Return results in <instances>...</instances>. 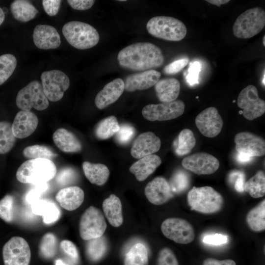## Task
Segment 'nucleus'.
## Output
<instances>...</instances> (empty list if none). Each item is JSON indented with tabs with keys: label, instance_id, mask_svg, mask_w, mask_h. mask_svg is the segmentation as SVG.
I'll return each mask as SVG.
<instances>
[{
	"label": "nucleus",
	"instance_id": "nucleus-19",
	"mask_svg": "<svg viewBox=\"0 0 265 265\" xmlns=\"http://www.w3.org/2000/svg\"><path fill=\"white\" fill-rule=\"evenodd\" d=\"M38 124V119L35 113L21 110L16 114L12 124L13 133L16 138H26L34 132Z\"/></svg>",
	"mask_w": 265,
	"mask_h": 265
},
{
	"label": "nucleus",
	"instance_id": "nucleus-26",
	"mask_svg": "<svg viewBox=\"0 0 265 265\" xmlns=\"http://www.w3.org/2000/svg\"><path fill=\"white\" fill-rule=\"evenodd\" d=\"M157 96L162 103L175 101L180 91V83L175 78H166L159 80L155 85Z\"/></svg>",
	"mask_w": 265,
	"mask_h": 265
},
{
	"label": "nucleus",
	"instance_id": "nucleus-24",
	"mask_svg": "<svg viewBox=\"0 0 265 265\" xmlns=\"http://www.w3.org/2000/svg\"><path fill=\"white\" fill-rule=\"evenodd\" d=\"M161 163L160 157L152 154L139 159L132 165L129 170L138 181H143L152 174Z\"/></svg>",
	"mask_w": 265,
	"mask_h": 265
},
{
	"label": "nucleus",
	"instance_id": "nucleus-3",
	"mask_svg": "<svg viewBox=\"0 0 265 265\" xmlns=\"http://www.w3.org/2000/svg\"><path fill=\"white\" fill-rule=\"evenodd\" d=\"M187 202L191 210L211 214L221 210L224 199L222 195L212 187L193 186L188 193Z\"/></svg>",
	"mask_w": 265,
	"mask_h": 265
},
{
	"label": "nucleus",
	"instance_id": "nucleus-57",
	"mask_svg": "<svg viewBox=\"0 0 265 265\" xmlns=\"http://www.w3.org/2000/svg\"><path fill=\"white\" fill-rule=\"evenodd\" d=\"M55 265H66V264L64 263L62 261L60 260H57L56 261V263H55Z\"/></svg>",
	"mask_w": 265,
	"mask_h": 265
},
{
	"label": "nucleus",
	"instance_id": "nucleus-13",
	"mask_svg": "<svg viewBox=\"0 0 265 265\" xmlns=\"http://www.w3.org/2000/svg\"><path fill=\"white\" fill-rule=\"evenodd\" d=\"M185 105L180 100L169 103L150 104L142 110L143 116L151 121H166L176 118L185 111Z\"/></svg>",
	"mask_w": 265,
	"mask_h": 265
},
{
	"label": "nucleus",
	"instance_id": "nucleus-30",
	"mask_svg": "<svg viewBox=\"0 0 265 265\" xmlns=\"http://www.w3.org/2000/svg\"><path fill=\"white\" fill-rule=\"evenodd\" d=\"M247 224L254 232H260L265 229V200L251 209L246 216Z\"/></svg>",
	"mask_w": 265,
	"mask_h": 265
},
{
	"label": "nucleus",
	"instance_id": "nucleus-55",
	"mask_svg": "<svg viewBox=\"0 0 265 265\" xmlns=\"http://www.w3.org/2000/svg\"><path fill=\"white\" fill-rule=\"evenodd\" d=\"M206 1L218 7H220L221 4L227 3L230 1L229 0H207Z\"/></svg>",
	"mask_w": 265,
	"mask_h": 265
},
{
	"label": "nucleus",
	"instance_id": "nucleus-47",
	"mask_svg": "<svg viewBox=\"0 0 265 265\" xmlns=\"http://www.w3.org/2000/svg\"><path fill=\"white\" fill-rule=\"evenodd\" d=\"M62 250L76 262L79 258V253L75 244L70 240H63L60 243Z\"/></svg>",
	"mask_w": 265,
	"mask_h": 265
},
{
	"label": "nucleus",
	"instance_id": "nucleus-10",
	"mask_svg": "<svg viewBox=\"0 0 265 265\" xmlns=\"http://www.w3.org/2000/svg\"><path fill=\"white\" fill-rule=\"evenodd\" d=\"M2 257L4 265H29L31 251L27 242L21 237H12L3 246Z\"/></svg>",
	"mask_w": 265,
	"mask_h": 265
},
{
	"label": "nucleus",
	"instance_id": "nucleus-43",
	"mask_svg": "<svg viewBox=\"0 0 265 265\" xmlns=\"http://www.w3.org/2000/svg\"><path fill=\"white\" fill-rule=\"evenodd\" d=\"M157 265H179V263L172 250L164 247L159 252Z\"/></svg>",
	"mask_w": 265,
	"mask_h": 265
},
{
	"label": "nucleus",
	"instance_id": "nucleus-36",
	"mask_svg": "<svg viewBox=\"0 0 265 265\" xmlns=\"http://www.w3.org/2000/svg\"><path fill=\"white\" fill-rule=\"evenodd\" d=\"M196 144L193 132L188 129L183 130L179 133L176 145V153L179 156L189 153Z\"/></svg>",
	"mask_w": 265,
	"mask_h": 265
},
{
	"label": "nucleus",
	"instance_id": "nucleus-28",
	"mask_svg": "<svg viewBox=\"0 0 265 265\" xmlns=\"http://www.w3.org/2000/svg\"><path fill=\"white\" fill-rule=\"evenodd\" d=\"M82 169L86 178L93 184L102 186L109 177V169L106 165L102 163L84 161L82 163Z\"/></svg>",
	"mask_w": 265,
	"mask_h": 265
},
{
	"label": "nucleus",
	"instance_id": "nucleus-52",
	"mask_svg": "<svg viewBox=\"0 0 265 265\" xmlns=\"http://www.w3.org/2000/svg\"><path fill=\"white\" fill-rule=\"evenodd\" d=\"M68 4L74 9L85 10L90 9L95 1L93 0H68Z\"/></svg>",
	"mask_w": 265,
	"mask_h": 265
},
{
	"label": "nucleus",
	"instance_id": "nucleus-48",
	"mask_svg": "<svg viewBox=\"0 0 265 265\" xmlns=\"http://www.w3.org/2000/svg\"><path fill=\"white\" fill-rule=\"evenodd\" d=\"M76 173L71 168H65L58 173L56 180L62 185H67L72 182L76 177Z\"/></svg>",
	"mask_w": 265,
	"mask_h": 265
},
{
	"label": "nucleus",
	"instance_id": "nucleus-56",
	"mask_svg": "<svg viewBox=\"0 0 265 265\" xmlns=\"http://www.w3.org/2000/svg\"><path fill=\"white\" fill-rule=\"evenodd\" d=\"M5 19V14L2 8L0 7V26L2 24Z\"/></svg>",
	"mask_w": 265,
	"mask_h": 265
},
{
	"label": "nucleus",
	"instance_id": "nucleus-46",
	"mask_svg": "<svg viewBox=\"0 0 265 265\" xmlns=\"http://www.w3.org/2000/svg\"><path fill=\"white\" fill-rule=\"evenodd\" d=\"M188 61L187 58L175 60L166 65L163 69V72L167 75L176 74L187 65Z\"/></svg>",
	"mask_w": 265,
	"mask_h": 265
},
{
	"label": "nucleus",
	"instance_id": "nucleus-54",
	"mask_svg": "<svg viewBox=\"0 0 265 265\" xmlns=\"http://www.w3.org/2000/svg\"><path fill=\"white\" fill-rule=\"evenodd\" d=\"M252 159V157L247 155L238 153L237 156V160L241 163L247 162Z\"/></svg>",
	"mask_w": 265,
	"mask_h": 265
},
{
	"label": "nucleus",
	"instance_id": "nucleus-12",
	"mask_svg": "<svg viewBox=\"0 0 265 265\" xmlns=\"http://www.w3.org/2000/svg\"><path fill=\"white\" fill-rule=\"evenodd\" d=\"M237 104L243 110V116L249 120L261 116L265 112V102L259 98L257 88L252 84L240 91Z\"/></svg>",
	"mask_w": 265,
	"mask_h": 265
},
{
	"label": "nucleus",
	"instance_id": "nucleus-21",
	"mask_svg": "<svg viewBox=\"0 0 265 265\" xmlns=\"http://www.w3.org/2000/svg\"><path fill=\"white\" fill-rule=\"evenodd\" d=\"M33 40L35 45L43 50L54 49L61 44L60 35L53 26L37 25L33 30Z\"/></svg>",
	"mask_w": 265,
	"mask_h": 265
},
{
	"label": "nucleus",
	"instance_id": "nucleus-40",
	"mask_svg": "<svg viewBox=\"0 0 265 265\" xmlns=\"http://www.w3.org/2000/svg\"><path fill=\"white\" fill-rule=\"evenodd\" d=\"M57 249V239L51 233L45 234L41 239L39 245L40 254L43 257L49 259L55 255Z\"/></svg>",
	"mask_w": 265,
	"mask_h": 265
},
{
	"label": "nucleus",
	"instance_id": "nucleus-1",
	"mask_svg": "<svg viewBox=\"0 0 265 265\" xmlns=\"http://www.w3.org/2000/svg\"><path fill=\"white\" fill-rule=\"evenodd\" d=\"M117 60L123 68L145 71L161 66L164 62L161 50L150 42H137L122 49Z\"/></svg>",
	"mask_w": 265,
	"mask_h": 265
},
{
	"label": "nucleus",
	"instance_id": "nucleus-41",
	"mask_svg": "<svg viewBox=\"0 0 265 265\" xmlns=\"http://www.w3.org/2000/svg\"><path fill=\"white\" fill-rule=\"evenodd\" d=\"M189 183L188 175L185 172L179 170L173 174L169 184L172 192L179 193L188 187Z\"/></svg>",
	"mask_w": 265,
	"mask_h": 265
},
{
	"label": "nucleus",
	"instance_id": "nucleus-7",
	"mask_svg": "<svg viewBox=\"0 0 265 265\" xmlns=\"http://www.w3.org/2000/svg\"><path fill=\"white\" fill-rule=\"evenodd\" d=\"M16 103L19 108L26 111H30L32 108L43 110L49 105L42 84L38 80L31 81L19 91Z\"/></svg>",
	"mask_w": 265,
	"mask_h": 265
},
{
	"label": "nucleus",
	"instance_id": "nucleus-37",
	"mask_svg": "<svg viewBox=\"0 0 265 265\" xmlns=\"http://www.w3.org/2000/svg\"><path fill=\"white\" fill-rule=\"evenodd\" d=\"M35 208V212L41 214L43 221L46 224H50L56 221L60 216V212L57 207L52 203L41 201Z\"/></svg>",
	"mask_w": 265,
	"mask_h": 265
},
{
	"label": "nucleus",
	"instance_id": "nucleus-60",
	"mask_svg": "<svg viewBox=\"0 0 265 265\" xmlns=\"http://www.w3.org/2000/svg\"><path fill=\"white\" fill-rule=\"evenodd\" d=\"M119 1H126V0H119Z\"/></svg>",
	"mask_w": 265,
	"mask_h": 265
},
{
	"label": "nucleus",
	"instance_id": "nucleus-8",
	"mask_svg": "<svg viewBox=\"0 0 265 265\" xmlns=\"http://www.w3.org/2000/svg\"><path fill=\"white\" fill-rule=\"evenodd\" d=\"M106 223L101 211L94 206L88 207L82 214L79 223L80 235L82 239L89 240L102 237Z\"/></svg>",
	"mask_w": 265,
	"mask_h": 265
},
{
	"label": "nucleus",
	"instance_id": "nucleus-16",
	"mask_svg": "<svg viewBox=\"0 0 265 265\" xmlns=\"http://www.w3.org/2000/svg\"><path fill=\"white\" fill-rule=\"evenodd\" d=\"M238 153L250 157H261L265 154V142L261 137L249 132L237 133L234 138Z\"/></svg>",
	"mask_w": 265,
	"mask_h": 265
},
{
	"label": "nucleus",
	"instance_id": "nucleus-2",
	"mask_svg": "<svg viewBox=\"0 0 265 265\" xmlns=\"http://www.w3.org/2000/svg\"><path fill=\"white\" fill-rule=\"evenodd\" d=\"M56 173V167L52 160L36 159L24 162L18 168L16 176L22 183L38 185L52 180Z\"/></svg>",
	"mask_w": 265,
	"mask_h": 265
},
{
	"label": "nucleus",
	"instance_id": "nucleus-6",
	"mask_svg": "<svg viewBox=\"0 0 265 265\" xmlns=\"http://www.w3.org/2000/svg\"><path fill=\"white\" fill-rule=\"evenodd\" d=\"M265 25V11L255 7L246 10L236 19L233 32L238 38L248 39L259 33Z\"/></svg>",
	"mask_w": 265,
	"mask_h": 265
},
{
	"label": "nucleus",
	"instance_id": "nucleus-45",
	"mask_svg": "<svg viewBox=\"0 0 265 265\" xmlns=\"http://www.w3.org/2000/svg\"><path fill=\"white\" fill-rule=\"evenodd\" d=\"M200 71L201 65L199 62L194 61L190 63L186 80L190 85L198 83L199 74Z\"/></svg>",
	"mask_w": 265,
	"mask_h": 265
},
{
	"label": "nucleus",
	"instance_id": "nucleus-49",
	"mask_svg": "<svg viewBox=\"0 0 265 265\" xmlns=\"http://www.w3.org/2000/svg\"><path fill=\"white\" fill-rule=\"evenodd\" d=\"M228 241V236L220 234L208 235L205 236L203 238V242L204 243L214 245L225 244Z\"/></svg>",
	"mask_w": 265,
	"mask_h": 265
},
{
	"label": "nucleus",
	"instance_id": "nucleus-25",
	"mask_svg": "<svg viewBox=\"0 0 265 265\" xmlns=\"http://www.w3.org/2000/svg\"><path fill=\"white\" fill-rule=\"evenodd\" d=\"M53 141L58 148L65 153H76L82 149L81 142L72 132L64 128L57 129L53 135Z\"/></svg>",
	"mask_w": 265,
	"mask_h": 265
},
{
	"label": "nucleus",
	"instance_id": "nucleus-20",
	"mask_svg": "<svg viewBox=\"0 0 265 265\" xmlns=\"http://www.w3.org/2000/svg\"><path fill=\"white\" fill-rule=\"evenodd\" d=\"M160 76V73L154 69L129 75L124 81L125 90L132 92L148 89L156 84Z\"/></svg>",
	"mask_w": 265,
	"mask_h": 265
},
{
	"label": "nucleus",
	"instance_id": "nucleus-44",
	"mask_svg": "<svg viewBox=\"0 0 265 265\" xmlns=\"http://www.w3.org/2000/svg\"><path fill=\"white\" fill-rule=\"evenodd\" d=\"M134 129L132 126L128 124L120 126L119 131L115 134L117 141L122 144L128 143L133 137Z\"/></svg>",
	"mask_w": 265,
	"mask_h": 265
},
{
	"label": "nucleus",
	"instance_id": "nucleus-53",
	"mask_svg": "<svg viewBox=\"0 0 265 265\" xmlns=\"http://www.w3.org/2000/svg\"><path fill=\"white\" fill-rule=\"evenodd\" d=\"M203 265H236V264L234 261L231 259L218 260L209 258L204 261Z\"/></svg>",
	"mask_w": 265,
	"mask_h": 265
},
{
	"label": "nucleus",
	"instance_id": "nucleus-33",
	"mask_svg": "<svg viewBox=\"0 0 265 265\" xmlns=\"http://www.w3.org/2000/svg\"><path fill=\"white\" fill-rule=\"evenodd\" d=\"M119 129L120 125L116 117L110 116L98 124L95 133L99 139H106L116 134Z\"/></svg>",
	"mask_w": 265,
	"mask_h": 265
},
{
	"label": "nucleus",
	"instance_id": "nucleus-51",
	"mask_svg": "<svg viewBox=\"0 0 265 265\" xmlns=\"http://www.w3.org/2000/svg\"><path fill=\"white\" fill-rule=\"evenodd\" d=\"M61 3V0H43L42 1L45 11L51 16H53L57 14Z\"/></svg>",
	"mask_w": 265,
	"mask_h": 265
},
{
	"label": "nucleus",
	"instance_id": "nucleus-23",
	"mask_svg": "<svg viewBox=\"0 0 265 265\" xmlns=\"http://www.w3.org/2000/svg\"><path fill=\"white\" fill-rule=\"evenodd\" d=\"M55 199L62 208L72 211L82 204L84 199V193L79 186H69L58 191L55 195Z\"/></svg>",
	"mask_w": 265,
	"mask_h": 265
},
{
	"label": "nucleus",
	"instance_id": "nucleus-22",
	"mask_svg": "<svg viewBox=\"0 0 265 265\" xmlns=\"http://www.w3.org/2000/svg\"><path fill=\"white\" fill-rule=\"evenodd\" d=\"M125 90L124 80L117 78L107 83L96 95L95 103L100 109L106 108L116 102Z\"/></svg>",
	"mask_w": 265,
	"mask_h": 265
},
{
	"label": "nucleus",
	"instance_id": "nucleus-31",
	"mask_svg": "<svg viewBox=\"0 0 265 265\" xmlns=\"http://www.w3.org/2000/svg\"><path fill=\"white\" fill-rule=\"evenodd\" d=\"M148 253L146 246L141 243L132 245L125 255L124 265H148Z\"/></svg>",
	"mask_w": 265,
	"mask_h": 265
},
{
	"label": "nucleus",
	"instance_id": "nucleus-34",
	"mask_svg": "<svg viewBox=\"0 0 265 265\" xmlns=\"http://www.w3.org/2000/svg\"><path fill=\"white\" fill-rule=\"evenodd\" d=\"M86 253L89 259L93 262L101 260L107 250V242L105 238L101 237L87 240Z\"/></svg>",
	"mask_w": 265,
	"mask_h": 265
},
{
	"label": "nucleus",
	"instance_id": "nucleus-4",
	"mask_svg": "<svg viewBox=\"0 0 265 265\" xmlns=\"http://www.w3.org/2000/svg\"><path fill=\"white\" fill-rule=\"evenodd\" d=\"M62 33L71 46L80 50L94 47L100 39L96 28L88 24L80 21L67 23L62 27Z\"/></svg>",
	"mask_w": 265,
	"mask_h": 265
},
{
	"label": "nucleus",
	"instance_id": "nucleus-59",
	"mask_svg": "<svg viewBox=\"0 0 265 265\" xmlns=\"http://www.w3.org/2000/svg\"><path fill=\"white\" fill-rule=\"evenodd\" d=\"M265 36H264V37H263V45L264 46H265Z\"/></svg>",
	"mask_w": 265,
	"mask_h": 265
},
{
	"label": "nucleus",
	"instance_id": "nucleus-11",
	"mask_svg": "<svg viewBox=\"0 0 265 265\" xmlns=\"http://www.w3.org/2000/svg\"><path fill=\"white\" fill-rule=\"evenodd\" d=\"M161 231L167 238L177 243L188 244L195 238L193 226L187 220L177 217L168 218L161 223Z\"/></svg>",
	"mask_w": 265,
	"mask_h": 265
},
{
	"label": "nucleus",
	"instance_id": "nucleus-39",
	"mask_svg": "<svg viewBox=\"0 0 265 265\" xmlns=\"http://www.w3.org/2000/svg\"><path fill=\"white\" fill-rule=\"evenodd\" d=\"M23 154L26 158L30 159H46L51 160L57 156L48 147L38 144L25 147Z\"/></svg>",
	"mask_w": 265,
	"mask_h": 265
},
{
	"label": "nucleus",
	"instance_id": "nucleus-17",
	"mask_svg": "<svg viewBox=\"0 0 265 265\" xmlns=\"http://www.w3.org/2000/svg\"><path fill=\"white\" fill-rule=\"evenodd\" d=\"M160 146V139L153 132H143L139 134L134 141L131 154L132 157L139 159L158 152Z\"/></svg>",
	"mask_w": 265,
	"mask_h": 265
},
{
	"label": "nucleus",
	"instance_id": "nucleus-42",
	"mask_svg": "<svg viewBox=\"0 0 265 265\" xmlns=\"http://www.w3.org/2000/svg\"><path fill=\"white\" fill-rule=\"evenodd\" d=\"M14 197L9 194L0 200V218L10 223L14 220Z\"/></svg>",
	"mask_w": 265,
	"mask_h": 265
},
{
	"label": "nucleus",
	"instance_id": "nucleus-15",
	"mask_svg": "<svg viewBox=\"0 0 265 265\" xmlns=\"http://www.w3.org/2000/svg\"><path fill=\"white\" fill-rule=\"evenodd\" d=\"M195 124L204 136L214 137L221 132L223 121L217 108L210 107L197 115L195 118Z\"/></svg>",
	"mask_w": 265,
	"mask_h": 265
},
{
	"label": "nucleus",
	"instance_id": "nucleus-27",
	"mask_svg": "<svg viewBox=\"0 0 265 265\" xmlns=\"http://www.w3.org/2000/svg\"><path fill=\"white\" fill-rule=\"evenodd\" d=\"M102 207L105 216L111 225L118 227L122 224V204L117 196L111 194L105 199Z\"/></svg>",
	"mask_w": 265,
	"mask_h": 265
},
{
	"label": "nucleus",
	"instance_id": "nucleus-50",
	"mask_svg": "<svg viewBox=\"0 0 265 265\" xmlns=\"http://www.w3.org/2000/svg\"><path fill=\"white\" fill-rule=\"evenodd\" d=\"M229 180L231 182H235V188L238 192L244 191V175L243 172L237 170L232 172L229 175Z\"/></svg>",
	"mask_w": 265,
	"mask_h": 265
},
{
	"label": "nucleus",
	"instance_id": "nucleus-32",
	"mask_svg": "<svg viewBox=\"0 0 265 265\" xmlns=\"http://www.w3.org/2000/svg\"><path fill=\"white\" fill-rule=\"evenodd\" d=\"M244 190L253 198H258L265 194V175L262 170L258 171L244 183Z\"/></svg>",
	"mask_w": 265,
	"mask_h": 265
},
{
	"label": "nucleus",
	"instance_id": "nucleus-9",
	"mask_svg": "<svg viewBox=\"0 0 265 265\" xmlns=\"http://www.w3.org/2000/svg\"><path fill=\"white\" fill-rule=\"evenodd\" d=\"M41 80L44 93L51 102L61 100L70 86L69 77L58 70L44 72L41 75Z\"/></svg>",
	"mask_w": 265,
	"mask_h": 265
},
{
	"label": "nucleus",
	"instance_id": "nucleus-38",
	"mask_svg": "<svg viewBox=\"0 0 265 265\" xmlns=\"http://www.w3.org/2000/svg\"><path fill=\"white\" fill-rule=\"evenodd\" d=\"M17 66V59L12 54H3L0 56V85L12 75Z\"/></svg>",
	"mask_w": 265,
	"mask_h": 265
},
{
	"label": "nucleus",
	"instance_id": "nucleus-35",
	"mask_svg": "<svg viewBox=\"0 0 265 265\" xmlns=\"http://www.w3.org/2000/svg\"><path fill=\"white\" fill-rule=\"evenodd\" d=\"M16 140L12 124L7 121H0V154L9 152L14 147Z\"/></svg>",
	"mask_w": 265,
	"mask_h": 265
},
{
	"label": "nucleus",
	"instance_id": "nucleus-5",
	"mask_svg": "<svg viewBox=\"0 0 265 265\" xmlns=\"http://www.w3.org/2000/svg\"><path fill=\"white\" fill-rule=\"evenodd\" d=\"M146 28L151 35L170 41L183 39L187 33L185 25L180 20L169 16H156L150 19Z\"/></svg>",
	"mask_w": 265,
	"mask_h": 265
},
{
	"label": "nucleus",
	"instance_id": "nucleus-14",
	"mask_svg": "<svg viewBox=\"0 0 265 265\" xmlns=\"http://www.w3.org/2000/svg\"><path fill=\"white\" fill-rule=\"evenodd\" d=\"M183 166L198 175H209L215 172L219 167L218 160L206 153H197L185 157L182 161Z\"/></svg>",
	"mask_w": 265,
	"mask_h": 265
},
{
	"label": "nucleus",
	"instance_id": "nucleus-18",
	"mask_svg": "<svg viewBox=\"0 0 265 265\" xmlns=\"http://www.w3.org/2000/svg\"><path fill=\"white\" fill-rule=\"evenodd\" d=\"M144 192L148 201L156 205L167 202L172 196L168 182L162 177H156L148 183Z\"/></svg>",
	"mask_w": 265,
	"mask_h": 265
},
{
	"label": "nucleus",
	"instance_id": "nucleus-58",
	"mask_svg": "<svg viewBox=\"0 0 265 265\" xmlns=\"http://www.w3.org/2000/svg\"><path fill=\"white\" fill-rule=\"evenodd\" d=\"M2 10H3V12L4 13V14H5V13H7V12L8 10H7V8L3 7V8H2Z\"/></svg>",
	"mask_w": 265,
	"mask_h": 265
},
{
	"label": "nucleus",
	"instance_id": "nucleus-29",
	"mask_svg": "<svg viewBox=\"0 0 265 265\" xmlns=\"http://www.w3.org/2000/svg\"><path fill=\"white\" fill-rule=\"evenodd\" d=\"M10 10L14 18L22 22L33 19L38 12L29 1L25 0L13 1L10 5Z\"/></svg>",
	"mask_w": 265,
	"mask_h": 265
}]
</instances>
